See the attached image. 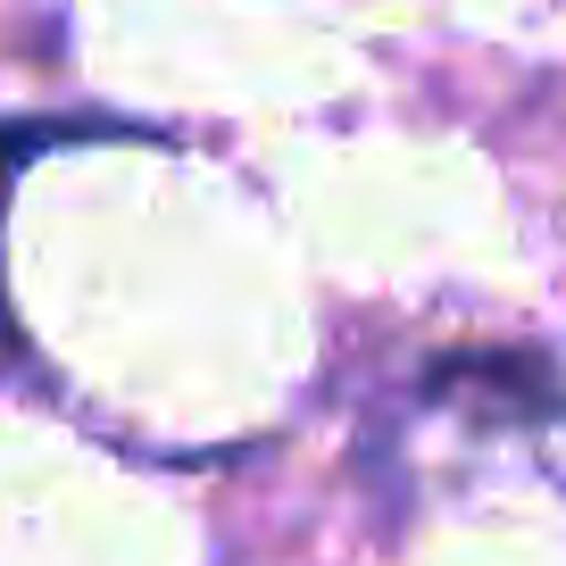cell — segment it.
<instances>
[{
  "instance_id": "cell-1",
  "label": "cell",
  "mask_w": 566,
  "mask_h": 566,
  "mask_svg": "<svg viewBox=\"0 0 566 566\" xmlns=\"http://www.w3.org/2000/svg\"><path fill=\"white\" fill-rule=\"evenodd\" d=\"M42 142H51V125H9V134H0V200H9L18 159H25V150H42Z\"/></svg>"
}]
</instances>
